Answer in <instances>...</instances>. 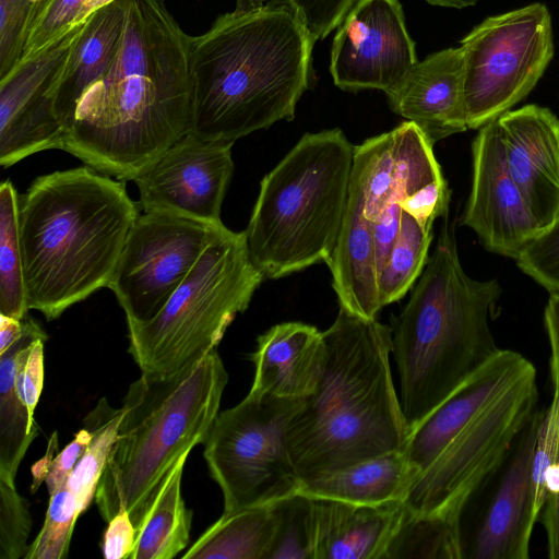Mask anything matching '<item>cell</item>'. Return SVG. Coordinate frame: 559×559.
Segmentation results:
<instances>
[{
	"instance_id": "52a82bcc",
	"label": "cell",
	"mask_w": 559,
	"mask_h": 559,
	"mask_svg": "<svg viewBox=\"0 0 559 559\" xmlns=\"http://www.w3.org/2000/svg\"><path fill=\"white\" fill-rule=\"evenodd\" d=\"M354 148L338 128L306 133L263 177L243 231L265 278L329 263L347 207Z\"/></svg>"
},
{
	"instance_id": "ab89813d",
	"label": "cell",
	"mask_w": 559,
	"mask_h": 559,
	"mask_svg": "<svg viewBox=\"0 0 559 559\" xmlns=\"http://www.w3.org/2000/svg\"><path fill=\"white\" fill-rule=\"evenodd\" d=\"M516 264L548 293H559V217L521 252Z\"/></svg>"
},
{
	"instance_id": "74e56055",
	"label": "cell",
	"mask_w": 559,
	"mask_h": 559,
	"mask_svg": "<svg viewBox=\"0 0 559 559\" xmlns=\"http://www.w3.org/2000/svg\"><path fill=\"white\" fill-rule=\"evenodd\" d=\"M32 528L28 504L15 485L0 478V559L25 557Z\"/></svg>"
},
{
	"instance_id": "484cf974",
	"label": "cell",
	"mask_w": 559,
	"mask_h": 559,
	"mask_svg": "<svg viewBox=\"0 0 559 559\" xmlns=\"http://www.w3.org/2000/svg\"><path fill=\"white\" fill-rule=\"evenodd\" d=\"M418 474L406 453L395 451L314 477L299 491L356 504L405 502Z\"/></svg>"
},
{
	"instance_id": "d6a6232c",
	"label": "cell",
	"mask_w": 559,
	"mask_h": 559,
	"mask_svg": "<svg viewBox=\"0 0 559 559\" xmlns=\"http://www.w3.org/2000/svg\"><path fill=\"white\" fill-rule=\"evenodd\" d=\"M121 413V408H114L104 397L84 419V427L91 431L92 439L67 480L80 514L95 498L97 485L118 436Z\"/></svg>"
},
{
	"instance_id": "277c9868",
	"label": "cell",
	"mask_w": 559,
	"mask_h": 559,
	"mask_svg": "<svg viewBox=\"0 0 559 559\" xmlns=\"http://www.w3.org/2000/svg\"><path fill=\"white\" fill-rule=\"evenodd\" d=\"M139 215L124 180L87 165L37 177L19 194L29 310L51 321L109 287Z\"/></svg>"
},
{
	"instance_id": "b9f144b4",
	"label": "cell",
	"mask_w": 559,
	"mask_h": 559,
	"mask_svg": "<svg viewBox=\"0 0 559 559\" xmlns=\"http://www.w3.org/2000/svg\"><path fill=\"white\" fill-rule=\"evenodd\" d=\"M91 439V431L83 427L75 433L73 440L69 442L61 452L53 456L57 449V438L56 433H53L50 438L51 449L49 445L45 457L32 467V491H36L41 481L45 480L50 496L66 484Z\"/></svg>"
},
{
	"instance_id": "836d02e7",
	"label": "cell",
	"mask_w": 559,
	"mask_h": 559,
	"mask_svg": "<svg viewBox=\"0 0 559 559\" xmlns=\"http://www.w3.org/2000/svg\"><path fill=\"white\" fill-rule=\"evenodd\" d=\"M395 158L393 131L355 145L352 177L365 197V216L373 222L391 202L394 189Z\"/></svg>"
},
{
	"instance_id": "3957f363",
	"label": "cell",
	"mask_w": 559,
	"mask_h": 559,
	"mask_svg": "<svg viewBox=\"0 0 559 559\" xmlns=\"http://www.w3.org/2000/svg\"><path fill=\"white\" fill-rule=\"evenodd\" d=\"M322 334L319 381L286 429L302 485L371 457L405 452L409 439L390 366L391 326L340 307Z\"/></svg>"
},
{
	"instance_id": "4dcf8cb0",
	"label": "cell",
	"mask_w": 559,
	"mask_h": 559,
	"mask_svg": "<svg viewBox=\"0 0 559 559\" xmlns=\"http://www.w3.org/2000/svg\"><path fill=\"white\" fill-rule=\"evenodd\" d=\"M432 229L402 210L397 237L378 275L382 307L402 299L421 275L427 262Z\"/></svg>"
},
{
	"instance_id": "f35d334b",
	"label": "cell",
	"mask_w": 559,
	"mask_h": 559,
	"mask_svg": "<svg viewBox=\"0 0 559 559\" xmlns=\"http://www.w3.org/2000/svg\"><path fill=\"white\" fill-rule=\"evenodd\" d=\"M40 0H0V81L20 63L27 27Z\"/></svg>"
},
{
	"instance_id": "e0dca14e",
	"label": "cell",
	"mask_w": 559,
	"mask_h": 559,
	"mask_svg": "<svg viewBox=\"0 0 559 559\" xmlns=\"http://www.w3.org/2000/svg\"><path fill=\"white\" fill-rule=\"evenodd\" d=\"M472 157L462 224L475 231L486 250L516 260L542 230L509 171L497 119L478 129Z\"/></svg>"
},
{
	"instance_id": "9a60e30c",
	"label": "cell",
	"mask_w": 559,
	"mask_h": 559,
	"mask_svg": "<svg viewBox=\"0 0 559 559\" xmlns=\"http://www.w3.org/2000/svg\"><path fill=\"white\" fill-rule=\"evenodd\" d=\"M399 0H357L333 38L330 72L348 92L392 88L417 62Z\"/></svg>"
},
{
	"instance_id": "8fae6325",
	"label": "cell",
	"mask_w": 559,
	"mask_h": 559,
	"mask_svg": "<svg viewBox=\"0 0 559 559\" xmlns=\"http://www.w3.org/2000/svg\"><path fill=\"white\" fill-rule=\"evenodd\" d=\"M537 402L534 369L497 397L418 474L404 502L406 508L460 519L464 504L500 464Z\"/></svg>"
},
{
	"instance_id": "ffe728a7",
	"label": "cell",
	"mask_w": 559,
	"mask_h": 559,
	"mask_svg": "<svg viewBox=\"0 0 559 559\" xmlns=\"http://www.w3.org/2000/svg\"><path fill=\"white\" fill-rule=\"evenodd\" d=\"M534 369L522 354L499 349L411 433L405 450L411 463L423 472L461 430Z\"/></svg>"
},
{
	"instance_id": "4fadbf2b",
	"label": "cell",
	"mask_w": 559,
	"mask_h": 559,
	"mask_svg": "<svg viewBox=\"0 0 559 559\" xmlns=\"http://www.w3.org/2000/svg\"><path fill=\"white\" fill-rule=\"evenodd\" d=\"M544 409L525 423L495 471L460 514L461 559H527L538 513L533 460Z\"/></svg>"
},
{
	"instance_id": "f1b7e54d",
	"label": "cell",
	"mask_w": 559,
	"mask_h": 559,
	"mask_svg": "<svg viewBox=\"0 0 559 559\" xmlns=\"http://www.w3.org/2000/svg\"><path fill=\"white\" fill-rule=\"evenodd\" d=\"M183 456L164 485L143 526L130 559H173L189 544L193 512L181 495Z\"/></svg>"
},
{
	"instance_id": "d590c367",
	"label": "cell",
	"mask_w": 559,
	"mask_h": 559,
	"mask_svg": "<svg viewBox=\"0 0 559 559\" xmlns=\"http://www.w3.org/2000/svg\"><path fill=\"white\" fill-rule=\"evenodd\" d=\"M80 515L76 500L66 483L50 495L43 527L29 545L24 558H66L73 528Z\"/></svg>"
},
{
	"instance_id": "f907efd6",
	"label": "cell",
	"mask_w": 559,
	"mask_h": 559,
	"mask_svg": "<svg viewBox=\"0 0 559 559\" xmlns=\"http://www.w3.org/2000/svg\"><path fill=\"white\" fill-rule=\"evenodd\" d=\"M544 488L548 495L559 493V463L548 468L544 477Z\"/></svg>"
},
{
	"instance_id": "9c48e42d",
	"label": "cell",
	"mask_w": 559,
	"mask_h": 559,
	"mask_svg": "<svg viewBox=\"0 0 559 559\" xmlns=\"http://www.w3.org/2000/svg\"><path fill=\"white\" fill-rule=\"evenodd\" d=\"M302 401L249 391L218 413L203 444L224 513L274 503L302 487L286 443L287 425Z\"/></svg>"
},
{
	"instance_id": "5bb4252c",
	"label": "cell",
	"mask_w": 559,
	"mask_h": 559,
	"mask_svg": "<svg viewBox=\"0 0 559 559\" xmlns=\"http://www.w3.org/2000/svg\"><path fill=\"white\" fill-rule=\"evenodd\" d=\"M233 143L192 131L179 139L133 181L143 212H167L218 224L234 173Z\"/></svg>"
},
{
	"instance_id": "ba28073f",
	"label": "cell",
	"mask_w": 559,
	"mask_h": 559,
	"mask_svg": "<svg viewBox=\"0 0 559 559\" xmlns=\"http://www.w3.org/2000/svg\"><path fill=\"white\" fill-rule=\"evenodd\" d=\"M264 278L245 231L224 225L157 314L128 324V350L142 374L171 376L216 349Z\"/></svg>"
},
{
	"instance_id": "681fc988",
	"label": "cell",
	"mask_w": 559,
	"mask_h": 559,
	"mask_svg": "<svg viewBox=\"0 0 559 559\" xmlns=\"http://www.w3.org/2000/svg\"><path fill=\"white\" fill-rule=\"evenodd\" d=\"M116 0H86L82 5L75 21L73 27L81 25L86 22V20L99 9L108 5L109 3Z\"/></svg>"
},
{
	"instance_id": "ee69618b",
	"label": "cell",
	"mask_w": 559,
	"mask_h": 559,
	"mask_svg": "<svg viewBox=\"0 0 559 559\" xmlns=\"http://www.w3.org/2000/svg\"><path fill=\"white\" fill-rule=\"evenodd\" d=\"M47 336L35 338L25 350L16 372V390L29 418L35 421V409L44 388V344Z\"/></svg>"
},
{
	"instance_id": "ac0fdd59",
	"label": "cell",
	"mask_w": 559,
	"mask_h": 559,
	"mask_svg": "<svg viewBox=\"0 0 559 559\" xmlns=\"http://www.w3.org/2000/svg\"><path fill=\"white\" fill-rule=\"evenodd\" d=\"M509 171L540 230L559 217V119L535 104L497 118Z\"/></svg>"
},
{
	"instance_id": "f6af8a7d",
	"label": "cell",
	"mask_w": 559,
	"mask_h": 559,
	"mask_svg": "<svg viewBox=\"0 0 559 559\" xmlns=\"http://www.w3.org/2000/svg\"><path fill=\"white\" fill-rule=\"evenodd\" d=\"M136 544V530L126 509H121L104 532L102 552L106 559H130Z\"/></svg>"
},
{
	"instance_id": "7402d4cb",
	"label": "cell",
	"mask_w": 559,
	"mask_h": 559,
	"mask_svg": "<svg viewBox=\"0 0 559 559\" xmlns=\"http://www.w3.org/2000/svg\"><path fill=\"white\" fill-rule=\"evenodd\" d=\"M328 265L340 307L361 318L376 319L383 307L372 222L365 216L364 191L352 174L345 216Z\"/></svg>"
},
{
	"instance_id": "816d5d0a",
	"label": "cell",
	"mask_w": 559,
	"mask_h": 559,
	"mask_svg": "<svg viewBox=\"0 0 559 559\" xmlns=\"http://www.w3.org/2000/svg\"><path fill=\"white\" fill-rule=\"evenodd\" d=\"M431 5L452 8V9H464L467 7L475 5L479 0H426Z\"/></svg>"
},
{
	"instance_id": "cb8c5ba5",
	"label": "cell",
	"mask_w": 559,
	"mask_h": 559,
	"mask_svg": "<svg viewBox=\"0 0 559 559\" xmlns=\"http://www.w3.org/2000/svg\"><path fill=\"white\" fill-rule=\"evenodd\" d=\"M127 4L128 0H116L93 13L69 51L51 87L53 110L64 131L82 94L112 63L124 28Z\"/></svg>"
},
{
	"instance_id": "1f68e13d",
	"label": "cell",
	"mask_w": 559,
	"mask_h": 559,
	"mask_svg": "<svg viewBox=\"0 0 559 559\" xmlns=\"http://www.w3.org/2000/svg\"><path fill=\"white\" fill-rule=\"evenodd\" d=\"M19 230V194L10 180L0 185V313L28 316Z\"/></svg>"
},
{
	"instance_id": "8992f818",
	"label": "cell",
	"mask_w": 559,
	"mask_h": 559,
	"mask_svg": "<svg viewBox=\"0 0 559 559\" xmlns=\"http://www.w3.org/2000/svg\"><path fill=\"white\" fill-rule=\"evenodd\" d=\"M227 382L214 349L171 376L141 374L129 385L94 498L104 521L126 509L138 535L179 461L205 442Z\"/></svg>"
},
{
	"instance_id": "7dc6e473",
	"label": "cell",
	"mask_w": 559,
	"mask_h": 559,
	"mask_svg": "<svg viewBox=\"0 0 559 559\" xmlns=\"http://www.w3.org/2000/svg\"><path fill=\"white\" fill-rule=\"evenodd\" d=\"M537 521L546 531L548 557L559 559V493L548 495Z\"/></svg>"
},
{
	"instance_id": "603a6c76",
	"label": "cell",
	"mask_w": 559,
	"mask_h": 559,
	"mask_svg": "<svg viewBox=\"0 0 559 559\" xmlns=\"http://www.w3.org/2000/svg\"><path fill=\"white\" fill-rule=\"evenodd\" d=\"M316 499V559H385L405 503L356 504Z\"/></svg>"
},
{
	"instance_id": "6da1fadb",
	"label": "cell",
	"mask_w": 559,
	"mask_h": 559,
	"mask_svg": "<svg viewBox=\"0 0 559 559\" xmlns=\"http://www.w3.org/2000/svg\"><path fill=\"white\" fill-rule=\"evenodd\" d=\"M190 44L166 0H128L112 63L82 94L61 150L134 180L191 131Z\"/></svg>"
},
{
	"instance_id": "83f0119b",
	"label": "cell",
	"mask_w": 559,
	"mask_h": 559,
	"mask_svg": "<svg viewBox=\"0 0 559 559\" xmlns=\"http://www.w3.org/2000/svg\"><path fill=\"white\" fill-rule=\"evenodd\" d=\"M275 527L273 503L224 513L183 554V559H265Z\"/></svg>"
},
{
	"instance_id": "7a4b0ae2",
	"label": "cell",
	"mask_w": 559,
	"mask_h": 559,
	"mask_svg": "<svg viewBox=\"0 0 559 559\" xmlns=\"http://www.w3.org/2000/svg\"><path fill=\"white\" fill-rule=\"evenodd\" d=\"M314 43L286 4L218 15L191 36V131L234 144L293 120L309 88Z\"/></svg>"
},
{
	"instance_id": "30bf717a",
	"label": "cell",
	"mask_w": 559,
	"mask_h": 559,
	"mask_svg": "<svg viewBox=\"0 0 559 559\" xmlns=\"http://www.w3.org/2000/svg\"><path fill=\"white\" fill-rule=\"evenodd\" d=\"M467 128L478 130L524 99L554 57L551 17L536 2L489 16L462 40Z\"/></svg>"
},
{
	"instance_id": "7c38bea8",
	"label": "cell",
	"mask_w": 559,
	"mask_h": 559,
	"mask_svg": "<svg viewBox=\"0 0 559 559\" xmlns=\"http://www.w3.org/2000/svg\"><path fill=\"white\" fill-rule=\"evenodd\" d=\"M223 226L167 212L138 216L108 287L127 325L157 314Z\"/></svg>"
},
{
	"instance_id": "d6986e66",
	"label": "cell",
	"mask_w": 559,
	"mask_h": 559,
	"mask_svg": "<svg viewBox=\"0 0 559 559\" xmlns=\"http://www.w3.org/2000/svg\"><path fill=\"white\" fill-rule=\"evenodd\" d=\"M385 95L391 110L414 122L431 145L466 131L462 48L417 61Z\"/></svg>"
},
{
	"instance_id": "5b68a950",
	"label": "cell",
	"mask_w": 559,
	"mask_h": 559,
	"mask_svg": "<svg viewBox=\"0 0 559 559\" xmlns=\"http://www.w3.org/2000/svg\"><path fill=\"white\" fill-rule=\"evenodd\" d=\"M501 294L497 278L465 273L445 216L432 255L391 325L409 436L499 352L489 321Z\"/></svg>"
},
{
	"instance_id": "e575fe53",
	"label": "cell",
	"mask_w": 559,
	"mask_h": 559,
	"mask_svg": "<svg viewBox=\"0 0 559 559\" xmlns=\"http://www.w3.org/2000/svg\"><path fill=\"white\" fill-rule=\"evenodd\" d=\"M273 507L275 527L265 559H316V499L297 491Z\"/></svg>"
},
{
	"instance_id": "4316f807",
	"label": "cell",
	"mask_w": 559,
	"mask_h": 559,
	"mask_svg": "<svg viewBox=\"0 0 559 559\" xmlns=\"http://www.w3.org/2000/svg\"><path fill=\"white\" fill-rule=\"evenodd\" d=\"M25 320L24 334L0 354V478L11 485H15L19 466L38 432L16 390V372L29 344L47 336L29 316Z\"/></svg>"
},
{
	"instance_id": "8d00e7d4",
	"label": "cell",
	"mask_w": 559,
	"mask_h": 559,
	"mask_svg": "<svg viewBox=\"0 0 559 559\" xmlns=\"http://www.w3.org/2000/svg\"><path fill=\"white\" fill-rule=\"evenodd\" d=\"M85 1L40 0L28 24L20 62L33 59L71 31Z\"/></svg>"
},
{
	"instance_id": "7bdbcfd3",
	"label": "cell",
	"mask_w": 559,
	"mask_h": 559,
	"mask_svg": "<svg viewBox=\"0 0 559 559\" xmlns=\"http://www.w3.org/2000/svg\"><path fill=\"white\" fill-rule=\"evenodd\" d=\"M290 7L317 41L338 27L357 0H271Z\"/></svg>"
},
{
	"instance_id": "f546056e",
	"label": "cell",
	"mask_w": 559,
	"mask_h": 559,
	"mask_svg": "<svg viewBox=\"0 0 559 559\" xmlns=\"http://www.w3.org/2000/svg\"><path fill=\"white\" fill-rule=\"evenodd\" d=\"M460 519L440 513L405 512L385 559H461Z\"/></svg>"
},
{
	"instance_id": "d4e9b609",
	"label": "cell",
	"mask_w": 559,
	"mask_h": 559,
	"mask_svg": "<svg viewBox=\"0 0 559 559\" xmlns=\"http://www.w3.org/2000/svg\"><path fill=\"white\" fill-rule=\"evenodd\" d=\"M392 131L395 175L391 202L432 229L438 217L448 215L451 197L433 145L414 122L404 121Z\"/></svg>"
},
{
	"instance_id": "bcb514c9",
	"label": "cell",
	"mask_w": 559,
	"mask_h": 559,
	"mask_svg": "<svg viewBox=\"0 0 559 559\" xmlns=\"http://www.w3.org/2000/svg\"><path fill=\"white\" fill-rule=\"evenodd\" d=\"M544 324L550 346V373L552 386H559V293H549Z\"/></svg>"
},
{
	"instance_id": "44dd1931",
	"label": "cell",
	"mask_w": 559,
	"mask_h": 559,
	"mask_svg": "<svg viewBox=\"0 0 559 559\" xmlns=\"http://www.w3.org/2000/svg\"><path fill=\"white\" fill-rule=\"evenodd\" d=\"M324 359L323 334L301 322L280 323L257 340L250 391L304 400L316 389Z\"/></svg>"
},
{
	"instance_id": "2e32d148",
	"label": "cell",
	"mask_w": 559,
	"mask_h": 559,
	"mask_svg": "<svg viewBox=\"0 0 559 559\" xmlns=\"http://www.w3.org/2000/svg\"><path fill=\"white\" fill-rule=\"evenodd\" d=\"M83 24L0 81V165L8 168L35 153L60 148L64 130L51 87Z\"/></svg>"
},
{
	"instance_id": "c3c4849f",
	"label": "cell",
	"mask_w": 559,
	"mask_h": 559,
	"mask_svg": "<svg viewBox=\"0 0 559 559\" xmlns=\"http://www.w3.org/2000/svg\"><path fill=\"white\" fill-rule=\"evenodd\" d=\"M25 318L20 320L0 313V354L12 346L24 334L26 328Z\"/></svg>"
},
{
	"instance_id": "60d3db41",
	"label": "cell",
	"mask_w": 559,
	"mask_h": 559,
	"mask_svg": "<svg viewBox=\"0 0 559 559\" xmlns=\"http://www.w3.org/2000/svg\"><path fill=\"white\" fill-rule=\"evenodd\" d=\"M552 399L543 411L533 460L535 508L539 515L547 499L544 477L549 467L559 463V386H552Z\"/></svg>"
}]
</instances>
